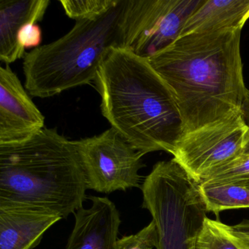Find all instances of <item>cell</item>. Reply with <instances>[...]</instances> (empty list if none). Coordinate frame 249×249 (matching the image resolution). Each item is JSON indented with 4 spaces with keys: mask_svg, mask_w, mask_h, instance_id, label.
Instances as JSON below:
<instances>
[{
    "mask_svg": "<svg viewBox=\"0 0 249 249\" xmlns=\"http://www.w3.org/2000/svg\"><path fill=\"white\" fill-rule=\"evenodd\" d=\"M241 33L182 36L148 59L171 91L183 135L240 112L249 91L243 78Z\"/></svg>",
    "mask_w": 249,
    "mask_h": 249,
    "instance_id": "cell-1",
    "label": "cell"
},
{
    "mask_svg": "<svg viewBox=\"0 0 249 249\" xmlns=\"http://www.w3.org/2000/svg\"><path fill=\"white\" fill-rule=\"evenodd\" d=\"M94 83L103 116L138 152L173 154L183 135L181 119L170 89L148 59L114 49Z\"/></svg>",
    "mask_w": 249,
    "mask_h": 249,
    "instance_id": "cell-2",
    "label": "cell"
},
{
    "mask_svg": "<svg viewBox=\"0 0 249 249\" xmlns=\"http://www.w3.org/2000/svg\"><path fill=\"white\" fill-rule=\"evenodd\" d=\"M87 186L78 141L43 128L22 142L0 145V208L66 218L82 208Z\"/></svg>",
    "mask_w": 249,
    "mask_h": 249,
    "instance_id": "cell-3",
    "label": "cell"
},
{
    "mask_svg": "<svg viewBox=\"0 0 249 249\" xmlns=\"http://www.w3.org/2000/svg\"><path fill=\"white\" fill-rule=\"evenodd\" d=\"M124 2L96 19L76 21L63 37L26 53L23 71L30 95L47 98L94 81L109 53L120 47Z\"/></svg>",
    "mask_w": 249,
    "mask_h": 249,
    "instance_id": "cell-4",
    "label": "cell"
},
{
    "mask_svg": "<svg viewBox=\"0 0 249 249\" xmlns=\"http://www.w3.org/2000/svg\"><path fill=\"white\" fill-rule=\"evenodd\" d=\"M141 189L142 208L157 227L156 249H193L208 217L199 183L172 159L157 162Z\"/></svg>",
    "mask_w": 249,
    "mask_h": 249,
    "instance_id": "cell-5",
    "label": "cell"
},
{
    "mask_svg": "<svg viewBox=\"0 0 249 249\" xmlns=\"http://www.w3.org/2000/svg\"><path fill=\"white\" fill-rule=\"evenodd\" d=\"M201 0H124L120 49L150 59L176 41Z\"/></svg>",
    "mask_w": 249,
    "mask_h": 249,
    "instance_id": "cell-6",
    "label": "cell"
},
{
    "mask_svg": "<svg viewBox=\"0 0 249 249\" xmlns=\"http://www.w3.org/2000/svg\"><path fill=\"white\" fill-rule=\"evenodd\" d=\"M249 126L241 112L183 134L172 155L188 174L200 183L220 167L244 152Z\"/></svg>",
    "mask_w": 249,
    "mask_h": 249,
    "instance_id": "cell-7",
    "label": "cell"
},
{
    "mask_svg": "<svg viewBox=\"0 0 249 249\" xmlns=\"http://www.w3.org/2000/svg\"><path fill=\"white\" fill-rule=\"evenodd\" d=\"M77 141L87 189L110 194L141 188L143 155L113 128Z\"/></svg>",
    "mask_w": 249,
    "mask_h": 249,
    "instance_id": "cell-8",
    "label": "cell"
},
{
    "mask_svg": "<svg viewBox=\"0 0 249 249\" xmlns=\"http://www.w3.org/2000/svg\"><path fill=\"white\" fill-rule=\"evenodd\" d=\"M45 117L9 65L0 68V145L19 143L44 127Z\"/></svg>",
    "mask_w": 249,
    "mask_h": 249,
    "instance_id": "cell-9",
    "label": "cell"
},
{
    "mask_svg": "<svg viewBox=\"0 0 249 249\" xmlns=\"http://www.w3.org/2000/svg\"><path fill=\"white\" fill-rule=\"evenodd\" d=\"M89 208L74 213L75 224L65 249H115L122 220L114 202L91 196Z\"/></svg>",
    "mask_w": 249,
    "mask_h": 249,
    "instance_id": "cell-10",
    "label": "cell"
},
{
    "mask_svg": "<svg viewBox=\"0 0 249 249\" xmlns=\"http://www.w3.org/2000/svg\"><path fill=\"white\" fill-rule=\"evenodd\" d=\"M62 219L26 208H0V249H33L44 233Z\"/></svg>",
    "mask_w": 249,
    "mask_h": 249,
    "instance_id": "cell-11",
    "label": "cell"
},
{
    "mask_svg": "<svg viewBox=\"0 0 249 249\" xmlns=\"http://www.w3.org/2000/svg\"><path fill=\"white\" fill-rule=\"evenodd\" d=\"M49 0H0V60L6 65L24 57L18 34L28 23L41 21L49 8Z\"/></svg>",
    "mask_w": 249,
    "mask_h": 249,
    "instance_id": "cell-12",
    "label": "cell"
},
{
    "mask_svg": "<svg viewBox=\"0 0 249 249\" xmlns=\"http://www.w3.org/2000/svg\"><path fill=\"white\" fill-rule=\"evenodd\" d=\"M249 19V0H201L179 37L192 34L243 30Z\"/></svg>",
    "mask_w": 249,
    "mask_h": 249,
    "instance_id": "cell-13",
    "label": "cell"
},
{
    "mask_svg": "<svg viewBox=\"0 0 249 249\" xmlns=\"http://www.w3.org/2000/svg\"><path fill=\"white\" fill-rule=\"evenodd\" d=\"M193 249H249V219L229 225L207 217Z\"/></svg>",
    "mask_w": 249,
    "mask_h": 249,
    "instance_id": "cell-14",
    "label": "cell"
},
{
    "mask_svg": "<svg viewBox=\"0 0 249 249\" xmlns=\"http://www.w3.org/2000/svg\"><path fill=\"white\" fill-rule=\"evenodd\" d=\"M201 195L208 212L218 216L227 210L249 208V188L236 183L200 185Z\"/></svg>",
    "mask_w": 249,
    "mask_h": 249,
    "instance_id": "cell-15",
    "label": "cell"
},
{
    "mask_svg": "<svg viewBox=\"0 0 249 249\" xmlns=\"http://www.w3.org/2000/svg\"><path fill=\"white\" fill-rule=\"evenodd\" d=\"M120 0H62L65 14L76 21L96 19L107 14Z\"/></svg>",
    "mask_w": 249,
    "mask_h": 249,
    "instance_id": "cell-16",
    "label": "cell"
},
{
    "mask_svg": "<svg viewBox=\"0 0 249 249\" xmlns=\"http://www.w3.org/2000/svg\"><path fill=\"white\" fill-rule=\"evenodd\" d=\"M249 179V154H243L202 180L200 185L233 183Z\"/></svg>",
    "mask_w": 249,
    "mask_h": 249,
    "instance_id": "cell-17",
    "label": "cell"
},
{
    "mask_svg": "<svg viewBox=\"0 0 249 249\" xmlns=\"http://www.w3.org/2000/svg\"><path fill=\"white\" fill-rule=\"evenodd\" d=\"M158 243L157 227L151 221L136 234L118 238L115 249H154Z\"/></svg>",
    "mask_w": 249,
    "mask_h": 249,
    "instance_id": "cell-18",
    "label": "cell"
},
{
    "mask_svg": "<svg viewBox=\"0 0 249 249\" xmlns=\"http://www.w3.org/2000/svg\"><path fill=\"white\" fill-rule=\"evenodd\" d=\"M18 41L24 49L39 47L42 42V31L36 23H28L20 29Z\"/></svg>",
    "mask_w": 249,
    "mask_h": 249,
    "instance_id": "cell-19",
    "label": "cell"
},
{
    "mask_svg": "<svg viewBox=\"0 0 249 249\" xmlns=\"http://www.w3.org/2000/svg\"><path fill=\"white\" fill-rule=\"evenodd\" d=\"M242 116H243V120L249 128V91L243 102V106L241 107Z\"/></svg>",
    "mask_w": 249,
    "mask_h": 249,
    "instance_id": "cell-20",
    "label": "cell"
},
{
    "mask_svg": "<svg viewBox=\"0 0 249 249\" xmlns=\"http://www.w3.org/2000/svg\"><path fill=\"white\" fill-rule=\"evenodd\" d=\"M236 184L241 185V186H246L249 188V180H242V181L236 182Z\"/></svg>",
    "mask_w": 249,
    "mask_h": 249,
    "instance_id": "cell-21",
    "label": "cell"
},
{
    "mask_svg": "<svg viewBox=\"0 0 249 249\" xmlns=\"http://www.w3.org/2000/svg\"><path fill=\"white\" fill-rule=\"evenodd\" d=\"M244 154H249V138H248L247 142H246V147H245L244 152H243Z\"/></svg>",
    "mask_w": 249,
    "mask_h": 249,
    "instance_id": "cell-22",
    "label": "cell"
}]
</instances>
